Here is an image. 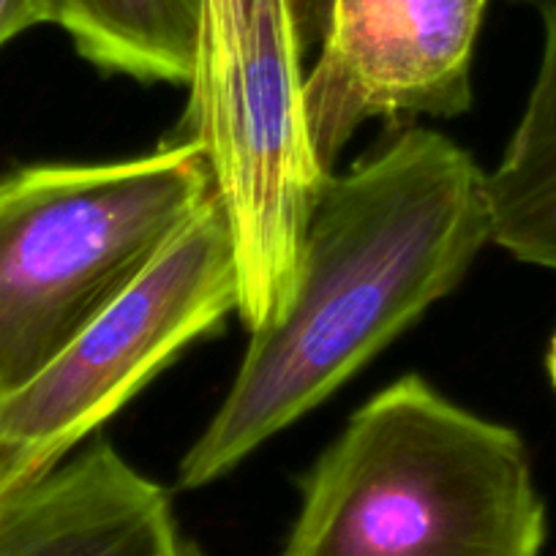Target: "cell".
<instances>
[{
  "mask_svg": "<svg viewBox=\"0 0 556 556\" xmlns=\"http://www.w3.org/2000/svg\"><path fill=\"white\" fill-rule=\"evenodd\" d=\"M489 240L485 173L445 134L406 128L350 173H330L303 232L290 301L251 330L232 388L180 462V485L224 478L323 404L456 290Z\"/></svg>",
  "mask_w": 556,
  "mask_h": 556,
  "instance_id": "cell-1",
  "label": "cell"
},
{
  "mask_svg": "<svg viewBox=\"0 0 556 556\" xmlns=\"http://www.w3.org/2000/svg\"><path fill=\"white\" fill-rule=\"evenodd\" d=\"M543 543L521 437L406 374L314 464L278 556H540Z\"/></svg>",
  "mask_w": 556,
  "mask_h": 556,
  "instance_id": "cell-2",
  "label": "cell"
},
{
  "mask_svg": "<svg viewBox=\"0 0 556 556\" xmlns=\"http://www.w3.org/2000/svg\"><path fill=\"white\" fill-rule=\"evenodd\" d=\"M216 197L200 142L0 175V401L45 371Z\"/></svg>",
  "mask_w": 556,
  "mask_h": 556,
  "instance_id": "cell-3",
  "label": "cell"
},
{
  "mask_svg": "<svg viewBox=\"0 0 556 556\" xmlns=\"http://www.w3.org/2000/svg\"><path fill=\"white\" fill-rule=\"evenodd\" d=\"M238 303L232 232L213 197L45 371L0 401V491L68 458Z\"/></svg>",
  "mask_w": 556,
  "mask_h": 556,
  "instance_id": "cell-4",
  "label": "cell"
},
{
  "mask_svg": "<svg viewBox=\"0 0 556 556\" xmlns=\"http://www.w3.org/2000/svg\"><path fill=\"white\" fill-rule=\"evenodd\" d=\"M489 0H328L306 115L328 169L368 117H453L472 106V52Z\"/></svg>",
  "mask_w": 556,
  "mask_h": 556,
  "instance_id": "cell-5",
  "label": "cell"
},
{
  "mask_svg": "<svg viewBox=\"0 0 556 556\" xmlns=\"http://www.w3.org/2000/svg\"><path fill=\"white\" fill-rule=\"evenodd\" d=\"M173 496L99 440L0 491V556H180Z\"/></svg>",
  "mask_w": 556,
  "mask_h": 556,
  "instance_id": "cell-6",
  "label": "cell"
},
{
  "mask_svg": "<svg viewBox=\"0 0 556 556\" xmlns=\"http://www.w3.org/2000/svg\"><path fill=\"white\" fill-rule=\"evenodd\" d=\"M543 58L500 167L485 175L491 240L516 260L556 270V0L538 7Z\"/></svg>",
  "mask_w": 556,
  "mask_h": 556,
  "instance_id": "cell-7",
  "label": "cell"
},
{
  "mask_svg": "<svg viewBox=\"0 0 556 556\" xmlns=\"http://www.w3.org/2000/svg\"><path fill=\"white\" fill-rule=\"evenodd\" d=\"M52 23L101 72L169 85L194 77L202 0H52Z\"/></svg>",
  "mask_w": 556,
  "mask_h": 556,
  "instance_id": "cell-8",
  "label": "cell"
},
{
  "mask_svg": "<svg viewBox=\"0 0 556 556\" xmlns=\"http://www.w3.org/2000/svg\"><path fill=\"white\" fill-rule=\"evenodd\" d=\"M41 23H52V0H0V47Z\"/></svg>",
  "mask_w": 556,
  "mask_h": 556,
  "instance_id": "cell-9",
  "label": "cell"
},
{
  "mask_svg": "<svg viewBox=\"0 0 556 556\" xmlns=\"http://www.w3.org/2000/svg\"><path fill=\"white\" fill-rule=\"evenodd\" d=\"M325 12H328V0H298V14H301L306 47H312L314 41H323Z\"/></svg>",
  "mask_w": 556,
  "mask_h": 556,
  "instance_id": "cell-10",
  "label": "cell"
},
{
  "mask_svg": "<svg viewBox=\"0 0 556 556\" xmlns=\"http://www.w3.org/2000/svg\"><path fill=\"white\" fill-rule=\"evenodd\" d=\"M548 374H551V382H554L556 388V336L554 341H551V350H548Z\"/></svg>",
  "mask_w": 556,
  "mask_h": 556,
  "instance_id": "cell-11",
  "label": "cell"
},
{
  "mask_svg": "<svg viewBox=\"0 0 556 556\" xmlns=\"http://www.w3.org/2000/svg\"><path fill=\"white\" fill-rule=\"evenodd\" d=\"M180 556H205L200 551V545L191 543V540H184V551H180Z\"/></svg>",
  "mask_w": 556,
  "mask_h": 556,
  "instance_id": "cell-12",
  "label": "cell"
},
{
  "mask_svg": "<svg viewBox=\"0 0 556 556\" xmlns=\"http://www.w3.org/2000/svg\"><path fill=\"white\" fill-rule=\"evenodd\" d=\"M513 3H521V7H532V9H538L540 3H543V0H513Z\"/></svg>",
  "mask_w": 556,
  "mask_h": 556,
  "instance_id": "cell-13",
  "label": "cell"
}]
</instances>
